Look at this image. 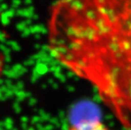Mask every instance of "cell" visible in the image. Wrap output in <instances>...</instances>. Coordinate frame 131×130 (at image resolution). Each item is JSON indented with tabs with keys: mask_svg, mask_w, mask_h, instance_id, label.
<instances>
[{
	"mask_svg": "<svg viewBox=\"0 0 131 130\" xmlns=\"http://www.w3.org/2000/svg\"><path fill=\"white\" fill-rule=\"evenodd\" d=\"M3 68H4V57L3 54L0 53V78H1V75L3 74Z\"/></svg>",
	"mask_w": 131,
	"mask_h": 130,
	"instance_id": "3",
	"label": "cell"
},
{
	"mask_svg": "<svg viewBox=\"0 0 131 130\" xmlns=\"http://www.w3.org/2000/svg\"><path fill=\"white\" fill-rule=\"evenodd\" d=\"M68 130H110L109 128L99 121L80 122L69 127Z\"/></svg>",
	"mask_w": 131,
	"mask_h": 130,
	"instance_id": "2",
	"label": "cell"
},
{
	"mask_svg": "<svg viewBox=\"0 0 131 130\" xmlns=\"http://www.w3.org/2000/svg\"><path fill=\"white\" fill-rule=\"evenodd\" d=\"M48 42L55 60L91 85L131 130V0H57Z\"/></svg>",
	"mask_w": 131,
	"mask_h": 130,
	"instance_id": "1",
	"label": "cell"
}]
</instances>
